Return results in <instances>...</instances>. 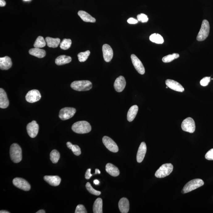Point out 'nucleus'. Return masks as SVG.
I'll return each instance as SVG.
<instances>
[{
    "label": "nucleus",
    "mask_w": 213,
    "mask_h": 213,
    "mask_svg": "<svg viewBox=\"0 0 213 213\" xmlns=\"http://www.w3.org/2000/svg\"><path fill=\"white\" fill-rule=\"evenodd\" d=\"M126 85V81L123 76H119L115 81L114 87L117 92H121L124 89Z\"/></svg>",
    "instance_id": "obj_16"
},
{
    "label": "nucleus",
    "mask_w": 213,
    "mask_h": 213,
    "mask_svg": "<svg viewBox=\"0 0 213 213\" xmlns=\"http://www.w3.org/2000/svg\"><path fill=\"white\" fill-rule=\"evenodd\" d=\"M100 170H99L98 169H95V174H100Z\"/></svg>",
    "instance_id": "obj_45"
},
{
    "label": "nucleus",
    "mask_w": 213,
    "mask_h": 213,
    "mask_svg": "<svg viewBox=\"0 0 213 213\" xmlns=\"http://www.w3.org/2000/svg\"><path fill=\"white\" fill-rule=\"evenodd\" d=\"M0 213H9L10 212H9V211H3V210H2V211H0Z\"/></svg>",
    "instance_id": "obj_47"
},
{
    "label": "nucleus",
    "mask_w": 213,
    "mask_h": 213,
    "mask_svg": "<svg viewBox=\"0 0 213 213\" xmlns=\"http://www.w3.org/2000/svg\"><path fill=\"white\" fill-rule=\"evenodd\" d=\"M76 109L73 107H65L61 109L59 114V117L62 120H68L74 115Z\"/></svg>",
    "instance_id": "obj_8"
},
{
    "label": "nucleus",
    "mask_w": 213,
    "mask_h": 213,
    "mask_svg": "<svg viewBox=\"0 0 213 213\" xmlns=\"http://www.w3.org/2000/svg\"><path fill=\"white\" fill-rule=\"evenodd\" d=\"M91 169H88L86 170L85 174V178L86 179H89L92 176V174H91Z\"/></svg>",
    "instance_id": "obj_41"
},
{
    "label": "nucleus",
    "mask_w": 213,
    "mask_h": 213,
    "mask_svg": "<svg viewBox=\"0 0 213 213\" xmlns=\"http://www.w3.org/2000/svg\"><path fill=\"white\" fill-rule=\"evenodd\" d=\"M6 5V3L5 0H0V6L1 7H3L5 6Z\"/></svg>",
    "instance_id": "obj_43"
},
{
    "label": "nucleus",
    "mask_w": 213,
    "mask_h": 213,
    "mask_svg": "<svg viewBox=\"0 0 213 213\" xmlns=\"http://www.w3.org/2000/svg\"><path fill=\"white\" fill-rule=\"evenodd\" d=\"M165 84L170 89L179 92H183L184 91V88L182 85L176 81L167 79L165 81Z\"/></svg>",
    "instance_id": "obj_15"
},
{
    "label": "nucleus",
    "mask_w": 213,
    "mask_h": 213,
    "mask_svg": "<svg viewBox=\"0 0 213 213\" xmlns=\"http://www.w3.org/2000/svg\"><path fill=\"white\" fill-rule=\"evenodd\" d=\"M90 51L88 50L85 52H80V53L78 54L77 56L79 62H85L88 59V57H89V55H90Z\"/></svg>",
    "instance_id": "obj_34"
},
{
    "label": "nucleus",
    "mask_w": 213,
    "mask_h": 213,
    "mask_svg": "<svg viewBox=\"0 0 213 213\" xmlns=\"http://www.w3.org/2000/svg\"><path fill=\"white\" fill-rule=\"evenodd\" d=\"M72 60V58L70 56L65 55H61L57 57L55 60V63L58 66H61L69 63Z\"/></svg>",
    "instance_id": "obj_26"
},
{
    "label": "nucleus",
    "mask_w": 213,
    "mask_h": 213,
    "mask_svg": "<svg viewBox=\"0 0 213 213\" xmlns=\"http://www.w3.org/2000/svg\"><path fill=\"white\" fill-rule=\"evenodd\" d=\"M210 29V24L208 21L207 20H204L202 23L201 29L197 36V40L203 41L205 40L209 34Z\"/></svg>",
    "instance_id": "obj_6"
},
{
    "label": "nucleus",
    "mask_w": 213,
    "mask_h": 213,
    "mask_svg": "<svg viewBox=\"0 0 213 213\" xmlns=\"http://www.w3.org/2000/svg\"><path fill=\"white\" fill-rule=\"evenodd\" d=\"M150 40L151 42L157 44H162L164 42V39L161 35L154 33L150 36Z\"/></svg>",
    "instance_id": "obj_29"
},
{
    "label": "nucleus",
    "mask_w": 213,
    "mask_h": 213,
    "mask_svg": "<svg viewBox=\"0 0 213 213\" xmlns=\"http://www.w3.org/2000/svg\"><path fill=\"white\" fill-rule=\"evenodd\" d=\"M86 189L92 194H94L95 195H100L101 192L100 191H98L97 190H95L92 187L90 183L87 182L86 184Z\"/></svg>",
    "instance_id": "obj_36"
},
{
    "label": "nucleus",
    "mask_w": 213,
    "mask_h": 213,
    "mask_svg": "<svg viewBox=\"0 0 213 213\" xmlns=\"http://www.w3.org/2000/svg\"><path fill=\"white\" fill-rule=\"evenodd\" d=\"M41 98L40 92L38 90L35 89L28 91L25 96L27 101L30 103L38 102L40 100Z\"/></svg>",
    "instance_id": "obj_11"
},
{
    "label": "nucleus",
    "mask_w": 213,
    "mask_h": 213,
    "mask_svg": "<svg viewBox=\"0 0 213 213\" xmlns=\"http://www.w3.org/2000/svg\"><path fill=\"white\" fill-rule=\"evenodd\" d=\"M102 51L105 61L110 62L113 56V50L111 47L107 44H105L102 47Z\"/></svg>",
    "instance_id": "obj_14"
},
{
    "label": "nucleus",
    "mask_w": 213,
    "mask_h": 213,
    "mask_svg": "<svg viewBox=\"0 0 213 213\" xmlns=\"http://www.w3.org/2000/svg\"><path fill=\"white\" fill-rule=\"evenodd\" d=\"M87 212L84 206L82 204H79L77 205L75 211L76 213H86Z\"/></svg>",
    "instance_id": "obj_38"
},
{
    "label": "nucleus",
    "mask_w": 213,
    "mask_h": 213,
    "mask_svg": "<svg viewBox=\"0 0 213 213\" xmlns=\"http://www.w3.org/2000/svg\"><path fill=\"white\" fill-rule=\"evenodd\" d=\"M131 58L133 66H134L137 72L140 74H144L145 71L144 66L141 61L134 54L132 55Z\"/></svg>",
    "instance_id": "obj_13"
},
{
    "label": "nucleus",
    "mask_w": 213,
    "mask_h": 213,
    "mask_svg": "<svg viewBox=\"0 0 213 213\" xmlns=\"http://www.w3.org/2000/svg\"><path fill=\"white\" fill-rule=\"evenodd\" d=\"M147 148L146 143L142 142L138 150L137 155V160L138 162L140 163L143 161L147 152Z\"/></svg>",
    "instance_id": "obj_17"
},
{
    "label": "nucleus",
    "mask_w": 213,
    "mask_h": 213,
    "mask_svg": "<svg viewBox=\"0 0 213 213\" xmlns=\"http://www.w3.org/2000/svg\"><path fill=\"white\" fill-rule=\"evenodd\" d=\"M102 141L105 147L107 148L109 151L113 152H117L119 151V148L115 142L111 138L105 136L102 139Z\"/></svg>",
    "instance_id": "obj_10"
},
{
    "label": "nucleus",
    "mask_w": 213,
    "mask_h": 213,
    "mask_svg": "<svg viewBox=\"0 0 213 213\" xmlns=\"http://www.w3.org/2000/svg\"><path fill=\"white\" fill-rule=\"evenodd\" d=\"M173 166L171 163L163 164L156 171V177L158 178H163L168 176L173 171Z\"/></svg>",
    "instance_id": "obj_5"
},
{
    "label": "nucleus",
    "mask_w": 213,
    "mask_h": 213,
    "mask_svg": "<svg viewBox=\"0 0 213 213\" xmlns=\"http://www.w3.org/2000/svg\"><path fill=\"white\" fill-rule=\"evenodd\" d=\"M72 40L69 39H64L61 42L60 48L63 50H67L70 48L72 45Z\"/></svg>",
    "instance_id": "obj_35"
},
{
    "label": "nucleus",
    "mask_w": 213,
    "mask_h": 213,
    "mask_svg": "<svg viewBox=\"0 0 213 213\" xmlns=\"http://www.w3.org/2000/svg\"><path fill=\"white\" fill-rule=\"evenodd\" d=\"M72 130L79 134H85L90 132L92 128L90 123L85 121H81L75 123L72 125Z\"/></svg>",
    "instance_id": "obj_1"
},
{
    "label": "nucleus",
    "mask_w": 213,
    "mask_h": 213,
    "mask_svg": "<svg viewBox=\"0 0 213 213\" xmlns=\"http://www.w3.org/2000/svg\"><path fill=\"white\" fill-rule=\"evenodd\" d=\"M24 1H30V0H24Z\"/></svg>",
    "instance_id": "obj_48"
},
{
    "label": "nucleus",
    "mask_w": 213,
    "mask_h": 213,
    "mask_svg": "<svg viewBox=\"0 0 213 213\" xmlns=\"http://www.w3.org/2000/svg\"><path fill=\"white\" fill-rule=\"evenodd\" d=\"M29 53L32 56L37 57L38 58H43L46 55V52L45 50L40 49V48H36L30 49Z\"/></svg>",
    "instance_id": "obj_25"
},
{
    "label": "nucleus",
    "mask_w": 213,
    "mask_h": 213,
    "mask_svg": "<svg viewBox=\"0 0 213 213\" xmlns=\"http://www.w3.org/2000/svg\"><path fill=\"white\" fill-rule=\"evenodd\" d=\"M13 183L15 187L24 191H28L31 189L30 185L23 178H16L13 180Z\"/></svg>",
    "instance_id": "obj_9"
},
{
    "label": "nucleus",
    "mask_w": 213,
    "mask_h": 213,
    "mask_svg": "<svg viewBox=\"0 0 213 213\" xmlns=\"http://www.w3.org/2000/svg\"><path fill=\"white\" fill-rule=\"evenodd\" d=\"M138 106L134 105L130 108L127 114V120L129 122H132L136 118L138 111Z\"/></svg>",
    "instance_id": "obj_23"
},
{
    "label": "nucleus",
    "mask_w": 213,
    "mask_h": 213,
    "mask_svg": "<svg viewBox=\"0 0 213 213\" xmlns=\"http://www.w3.org/2000/svg\"><path fill=\"white\" fill-rule=\"evenodd\" d=\"M179 56L180 55L178 54L173 53V54L167 55L163 57L162 61L165 63H169L172 61L174 60L177 59Z\"/></svg>",
    "instance_id": "obj_33"
},
{
    "label": "nucleus",
    "mask_w": 213,
    "mask_h": 213,
    "mask_svg": "<svg viewBox=\"0 0 213 213\" xmlns=\"http://www.w3.org/2000/svg\"><path fill=\"white\" fill-rule=\"evenodd\" d=\"M39 128V125L35 120L28 123L27 126V130L28 134L30 137L32 138L36 137L38 135Z\"/></svg>",
    "instance_id": "obj_12"
},
{
    "label": "nucleus",
    "mask_w": 213,
    "mask_h": 213,
    "mask_svg": "<svg viewBox=\"0 0 213 213\" xmlns=\"http://www.w3.org/2000/svg\"><path fill=\"white\" fill-rule=\"evenodd\" d=\"M211 80V77H206L203 78L200 81V84L202 86H207L210 83Z\"/></svg>",
    "instance_id": "obj_39"
},
{
    "label": "nucleus",
    "mask_w": 213,
    "mask_h": 213,
    "mask_svg": "<svg viewBox=\"0 0 213 213\" xmlns=\"http://www.w3.org/2000/svg\"><path fill=\"white\" fill-rule=\"evenodd\" d=\"M67 146L69 149L72 150L74 154L76 156H79L81 154L80 147L77 145H73L70 142H68L66 143Z\"/></svg>",
    "instance_id": "obj_30"
},
{
    "label": "nucleus",
    "mask_w": 213,
    "mask_h": 213,
    "mask_svg": "<svg viewBox=\"0 0 213 213\" xmlns=\"http://www.w3.org/2000/svg\"><path fill=\"white\" fill-rule=\"evenodd\" d=\"M102 207H103V202L101 198H98L95 201L93 207V212L94 213H102Z\"/></svg>",
    "instance_id": "obj_28"
},
{
    "label": "nucleus",
    "mask_w": 213,
    "mask_h": 213,
    "mask_svg": "<svg viewBox=\"0 0 213 213\" xmlns=\"http://www.w3.org/2000/svg\"><path fill=\"white\" fill-rule=\"evenodd\" d=\"M44 180L48 184L54 186H59L61 182V178L57 176H45Z\"/></svg>",
    "instance_id": "obj_20"
},
{
    "label": "nucleus",
    "mask_w": 213,
    "mask_h": 213,
    "mask_svg": "<svg viewBox=\"0 0 213 213\" xmlns=\"http://www.w3.org/2000/svg\"><path fill=\"white\" fill-rule=\"evenodd\" d=\"M12 66L10 58L8 56L0 58V69L2 70H8Z\"/></svg>",
    "instance_id": "obj_18"
},
{
    "label": "nucleus",
    "mask_w": 213,
    "mask_h": 213,
    "mask_svg": "<svg viewBox=\"0 0 213 213\" xmlns=\"http://www.w3.org/2000/svg\"><path fill=\"white\" fill-rule=\"evenodd\" d=\"M92 86V83L89 81H77L72 82L71 87L78 91H86L90 90Z\"/></svg>",
    "instance_id": "obj_2"
},
{
    "label": "nucleus",
    "mask_w": 213,
    "mask_h": 213,
    "mask_svg": "<svg viewBox=\"0 0 213 213\" xmlns=\"http://www.w3.org/2000/svg\"><path fill=\"white\" fill-rule=\"evenodd\" d=\"M45 211L43 210H40V211H38L36 213H45Z\"/></svg>",
    "instance_id": "obj_46"
},
{
    "label": "nucleus",
    "mask_w": 213,
    "mask_h": 213,
    "mask_svg": "<svg viewBox=\"0 0 213 213\" xmlns=\"http://www.w3.org/2000/svg\"><path fill=\"white\" fill-rule=\"evenodd\" d=\"M106 172L113 177H117L120 174L118 168L111 163H108L106 165Z\"/></svg>",
    "instance_id": "obj_22"
},
{
    "label": "nucleus",
    "mask_w": 213,
    "mask_h": 213,
    "mask_svg": "<svg viewBox=\"0 0 213 213\" xmlns=\"http://www.w3.org/2000/svg\"><path fill=\"white\" fill-rule=\"evenodd\" d=\"M9 101L6 93L4 89H0V107L2 109L6 108L9 106Z\"/></svg>",
    "instance_id": "obj_19"
},
{
    "label": "nucleus",
    "mask_w": 213,
    "mask_h": 213,
    "mask_svg": "<svg viewBox=\"0 0 213 213\" xmlns=\"http://www.w3.org/2000/svg\"><path fill=\"white\" fill-rule=\"evenodd\" d=\"M127 21L129 24H135L137 23L138 21L137 19H134V18H131L127 20Z\"/></svg>",
    "instance_id": "obj_42"
},
{
    "label": "nucleus",
    "mask_w": 213,
    "mask_h": 213,
    "mask_svg": "<svg viewBox=\"0 0 213 213\" xmlns=\"http://www.w3.org/2000/svg\"><path fill=\"white\" fill-rule=\"evenodd\" d=\"M47 44L49 47L56 48L60 43L61 40L59 38H52L48 37L45 38Z\"/></svg>",
    "instance_id": "obj_27"
},
{
    "label": "nucleus",
    "mask_w": 213,
    "mask_h": 213,
    "mask_svg": "<svg viewBox=\"0 0 213 213\" xmlns=\"http://www.w3.org/2000/svg\"><path fill=\"white\" fill-rule=\"evenodd\" d=\"M137 20L142 23L147 22L148 20V16L145 14H141L137 15Z\"/></svg>",
    "instance_id": "obj_37"
},
{
    "label": "nucleus",
    "mask_w": 213,
    "mask_h": 213,
    "mask_svg": "<svg viewBox=\"0 0 213 213\" xmlns=\"http://www.w3.org/2000/svg\"><path fill=\"white\" fill-rule=\"evenodd\" d=\"M94 184L96 185H98L99 184V182L98 180H95L94 181Z\"/></svg>",
    "instance_id": "obj_44"
},
{
    "label": "nucleus",
    "mask_w": 213,
    "mask_h": 213,
    "mask_svg": "<svg viewBox=\"0 0 213 213\" xmlns=\"http://www.w3.org/2000/svg\"><path fill=\"white\" fill-rule=\"evenodd\" d=\"M182 129L185 132L193 133L195 130V123L194 119L191 117L187 118L182 122Z\"/></svg>",
    "instance_id": "obj_7"
},
{
    "label": "nucleus",
    "mask_w": 213,
    "mask_h": 213,
    "mask_svg": "<svg viewBox=\"0 0 213 213\" xmlns=\"http://www.w3.org/2000/svg\"><path fill=\"white\" fill-rule=\"evenodd\" d=\"M205 158L208 160H213V148L211 149L206 154Z\"/></svg>",
    "instance_id": "obj_40"
},
{
    "label": "nucleus",
    "mask_w": 213,
    "mask_h": 213,
    "mask_svg": "<svg viewBox=\"0 0 213 213\" xmlns=\"http://www.w3.org/2000/svg\"><path fill=\"white\" fill-rule=\"evenodd\" d=\"M10 152L11 159L14 163H19L22 160V150L18 144H13L11 146Z\"/></svg>",
    "instance_id": "obj_3"
},
{
    "label": "nucleus",
    "mask_w": 213,
    "mask_h": 213,
    "mask_svg": "<svg viewBox=\"0 0 213 213\" xmlns=\"http://www.w3.org/2000/svg\"><path fill=\"white\" fill-rule=\"evenodd\" d=\"M51 161L53 163H56L60 158V154L59 152L56 150H52L50 154Z\"/></svg>",
    "instance_id": "obj_32"
},
{
    "label": "nucleus",
    "mask_w": 213,
    "mask_h": 213,
    "mask_svg": "<svg viewBox=\"0 0 213 213\" xmlns=\"http://www.w3.org/2000/svg\"><path fill=\"white\" fill-rule=\"evenodd\" d=\"M119 207L121 212H128L130 209V204L127 199L124 197L121 198L119 203Z\"/></svg>",
    "instance_id": "obj_21"
},
{
    "label": "nucleus",
    "mask_w": 213,
    "mask_h": 213,
    "mask_svg": "<svg viewBox=\"0 0 213 213\" xmlns=\"http://www.w3.org/2000/svg\"><path fill=\"white\" fill-rule=\"evenodd\" d=\"M204 184V181L201 179H195L191 180L185 185L182 192L183 194L190 192L202 186Z\"/></svg>",
    "instance_id": "obj_4"
},
{
    "label": "nucleus",
    "mask_w": 213,
    "mask_h": 213,
    "mask_svg": "<svg viewBox=\"0 0 213 213\" xmlns=\"http://www.w3.org/2000/svg\"><path fill=\"white\" fill-rule=\"evenodd\" d=\"M46 42L43 37L38 36L34 44V47L38 48H43L46 45Z\"/></svg>",
    "instance_id": "obj_31"
},
{
    "label": "nucleus",
    "mask_w": 213,
    "mask_h": 213,
    "mask_svg": "<svg viewBox=\"0 0 213 213\" xmlns=\"http://www.w3.org/2000/svg\"><path fill=\"white\" fill-rule=\"evenodd\" d=\"M78 15L85 22L91 23L96 22V19L85 11H79L78 12Z\"/></svg>",
    "instance_id": "obj_24"
}]
</instances>
